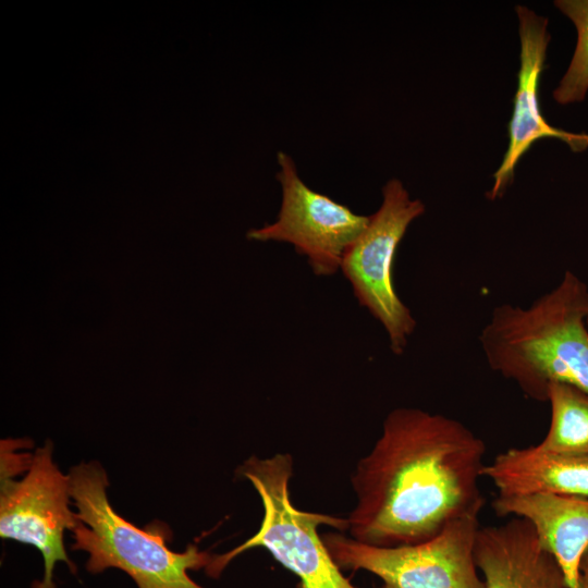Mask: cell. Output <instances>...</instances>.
Here are the masks:
<instances>
[{
  "instance_id": "obj_7",
  "label": "cell",
  "mask_w": 588,
  "mask_h": 588,
  "mask_svg": "<svg viewBox=\"0 0 588 588\" xmlns=\"http://www.w3.org/2000/svg\"><path fill=\"white\" fill-rule=\"evenodd\" d=\"M21 480L1 478L0 536L40 551L44 577L32 588H57L53 569L58 562L76 574L63 543L64 531H73L79 523L70 507L69 476L53 462L51 442L36 450Z\"/></svg>"
},
{
  "instance_id": "obj_3",
  "label": "cell",
  "mask_w": 588,
  "mask_h": 588,
  "mask_svg": "<svg viewBox=\"0 0 588 588\" xmlns=\"http://www.w3.org/2000/svg\"><path fill=\"white\" fill-rule=\"evenodd\" d=\"M70 495L78 525L72 531V550L88 553L90 574L108 568L126 573L138 588H205L188 574L206 568L212 555L189 544L183 552L168 547L170 529L161 522L138 528L111 506L108 477L96 462H82L68 474Z\"/></svg>"
},
{
  "instance_id": "obj_1",
  "label": "cell",
  "mask_w": 588,
  "mask_h": 588,
  "mask_svg": "<svg viewBox=\"0 0 588 588\" xmlns=\"http://www.w3.org/2000/svg\"><path fill=\"white\" fill-rule=\"evenodd\" d=\"M485 442L461 421L415 407L389 413L356 465L353 539L393 548L427 541L450 523L479 516Z\"/></svg>"
},
{
  "instance_id": "obj_12",
  "label": "cell",
  "mask_w": 588,
  "mask_h": 588,
  "mask_svg": "<svg viewBox=\"0 0 588 588\" xmlns=\"http://www.w3.org/2000/svg\"><path fill=\"white\" fill-rule=\"evenodd\" d=\"M482 476L499 497L553 493L588 499V455L553 453L538 444L498 454L485 465Z\"/></svg>"
},
{
  "instance_id": "obj_4",
  "label": "cell",
  "mask_w": 588,
  "mask_h": 588,
  "mask_svg": "<svg viewBox=\"0 0 588 588\" xmlns=\"http://www.w3.org/2000/svg\"><path fill=\"white\" fill-rule=\"evenodd\" d=\"M237 473L252 483L261 500V524L256 534L240 546L212 555L205 568L208 576L219 577L240 554L262 548L299 579V588H357L343 575L318 534L320 526L345 532L347 519L294 506L289 492L293 475L290 454L277 453L265 458L253 455Z\"/></svg>"
},
{
  "instance_id": "obj_10",
  "label": "cell",
  "mask_w": 588,
  "mask_h": 588,
  "mask_svg": "<svg viewBox=\"0 0 588 588\" xmlns=\"http://www.w3.org/2000/svg\"><path fill=\"white\" fill-rule=\"evenodd\" d=\"M475 561L486 588H567L553 555L526 519L478 529Z\"/></svg>"
},
{
  "instance_id": "obj_14",
  "label": "cell",
  "mask_w": 588,
  "mask_h": 588,
  "mask_svg": "<svg viewBox=\"0 0 588 588\" xmlns=\"http://www.w3.org/2000/svg\"><path fill=\"white\" fill-rule=\"evenodd\" d=\"M554 5L573 22L577 42L553 98L560 105L581 102L588 93V0H558Z\"/></svg>"
},
{
  "instance_id": "obj_6",
  "label": "cell",
  "mask_w": 588,
  "mask_h": 588,
  "mask_svg": "<svg viewBox=\"0 0 588 588\" xmlns=\"http://www.w3.org/2000/svg\"><path fill=\"white\" fill-rule=\"evenodd\" d=\"M478 529V516H467L409 546H368L340 531L322 539L342 571H366L396 588H486L475 561Z\"/></svg>"
},
{
  "instance_id": "obj_8",
  "label": "cell",
  "mask_w": 588,
  "mask_h": 588,
  "mask_svg": "<svg viewBox=\"0 0 588 588\" xmlns=\"http://www.w3.org/2000/svg\"><path fill=\"white\" fill-rule=\"evenodd\" d=\"M277 179L282 201L274 222L252 229L247 237L258 242H284L307 257L316 275H333L343 256L369 222V216L353 212L347 206L311 189L297 173L293 159L280 151Z\"/></svg>"
},
{
  "instance_id": "obj_15",
  "label": "cell",
  "mask_w": 588,
  "mask_h": 588,
  "mask_svg": "<svg viewBox=\"0 0 588 588\" xmlns=\"http://www.w3.org/2000/svg\"><path fill=\"white\" fill-rule=\"evenodd\" d=\"M577 588H588V548L586 549L580 561Z\"/></svg>"
},
{
  "instance_id": "obj_11",
  "label": "cell",
  "mask_w": 588,
  "mask_h": 588,
  "mask_svg": "<svg viewBox=\"0 0 588 588\" xmlns=\"http://www.w3.org/2000/svg\"><path fill=\"white\" fill-rule=\"evenodd\" d=\"M498 516L530 523L543 548L560 565L567 588H577L581 558L588 548V499L553 493L497 497Z\"/></svg>"
},
{
  "instance_id": "obj_17",
  "label": "cell",
  "mask_w": 588,
  "mask_h": 588,
  "mask_svg": "<svg viewBox=\"0 0 588 588\" xmlns=\"http://www.w3.org/2000/svg\"><path fill=\"white\" fill-rule=\"evenodd\" d=\"M586 323H587V327H588V316H587V319H586Z\"/></svg>"
},
{
  "instance_id": "obj_13",
  "label": "cell",
  "mask_w": 588,
  "mask_h": 588,
  "mask_svg": "<svg viewBox=\"0 0 588 588\" xmlns=\"http://www.w3.org/2000/svg\"><path fill=\"white\" fill-rule=\"evenodd\" d=\"M550 428L538 444L542 450L588 455V393L566 383L549 387Z\"/></svg>"
},
{
  "instance_id": "obj_9",
  "label": "cell",
  "mask_w": 588,
  "mask_h": 588,
  "mask_svg": "<svg viewBox=\"0 0 588 588\" xmlns=\"http://www.w3.org/2000/svg\"><path fill=\"white\" fill-rule=\"evenodd\" d=\"M519 21L520 66L517 74V89L509 123V146L506 154L494 173V184L488 198L501 196L514 176L519 159L544 137L565 142L579 152L588 148L587 133H572L550 125L540 109L539 85L546 69L547 49L550 42L548 20L524 5L515 8Z\"/></svg>"
},
{
  "instance_id": "obj_2",
  "label": "cell",
  "mask_w": 588,
  "mask_h": 588,
  "mask_svg": "<svg viewBox=\"0 0 588 588\" xmlns=\"http://www.w3.org/2000/svg\"><path fill=\"white\" fill-rule=\"evenodd\" d=\"M588 286L566 271L528 307L497 306L479 342L489 367L531 400L566 383L588 393Z\"/></svg>"
},
{
  "instance_id": "obj_5",
  "label": "cell",
  "mask_w": 588,
  "mask_h": 588,
  "mask_svg": "<svg viewBox=\"0 0 588 588\" xmlns=\"http://www.w3.org/2000/svg\"><path fill=\"white\" fill-rule=\"evenodd\" d=\"M425 212L402 182L392 179L382 188V203L345 252L341 270L360 306L384 328L390 348L403 354L416 320L399 297L393 282V261L409 224Z\"/></svg>"
},
{
  "instance_id": "obj_16",
  "label": "cell",
  "mask_w": 588,
  "mask_h": 588,
  "mask_svg": "<svg viewBox=\"0 0 588 588\" xmlns=\"http://www.w3.org/2000/svg\"><path fill=\"white\" fill-rule=\"evenodd\" d=\"M381 588H396V587H394V586L391 585V584L383 583V585H382Z\"/></svg>"
}]
</instances>
